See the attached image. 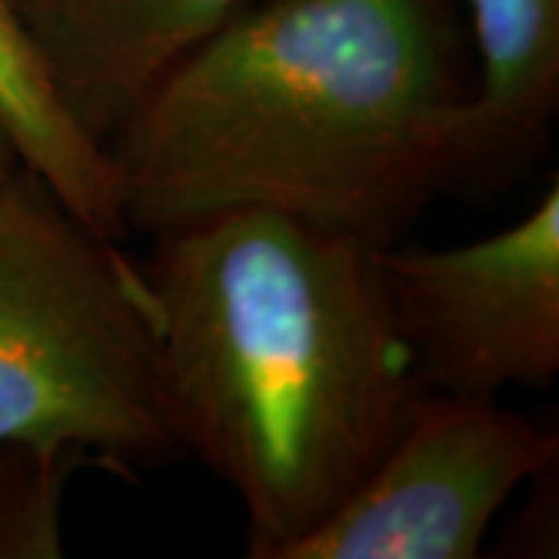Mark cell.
<instances>
[{
  "mask_svg": "<svg viewBox=\"0 0 559 559\" xmlns=\"http://www.w3.org/2000/svg\"><path fill=\"white\" fill-rule=\"evenodd\" d=\"M469 100L441 0H249L106 156L128 234L274 212L382 249L451 190Z\"/></svg>",
  "mask_w": 559,
  "mask_h": 559,
  "instance_id": "obj_1",
  "label": "cell"
},
{
  "mask_svg": "<svg viewBox=\"0 0 559 559\" xmlns=\"http://www.w3.org/2000/svg\"><path fill=\"white\" fill-rule=\"evenodd\" d=\"M377 252L230 212L138 261L183 454L237 491L252 559H286L367 479L417 392Z\"/></svg>",
  "mask_w": 559,
  "mask_h": 559,
  "instance_id": "obj_2",
  "label": "cell"
},
{
  "mask_svg": "<svg viewBox=\"0 0 559 559\" xmlns=\"http://www.w3.org/2000/svg\"><path fill=\"white\" fill-rule=\"evenodd\" d=\"M481 75L457 178L448 193L485 200L540 159L559 109V0H466Z\"/></svg>",
  "mask_w": 559,
  "mask_h": 559,
  "instance_id": "obj_7",
  "label": "cell"
},
{
  "mask_svg": "<svg viewBox=\"0 0 559 559\" xmlns=\"http://www.w3.org/2000/svg\"><path fill=\"white\" fill-rule=\"evenodd\" d=\"M81 463L79 454L0 444V557H60V488Z\"/></svg>",
  "mask_w": 559,
  "mask_h": 559,
  "instance_id": "obj_9",
  "label": "cell"
},
{
  "mask_svg": "<svg viewBox=\"0 0 559 559\" xmlns=\"http://www.w3.org/2000/svg\"><path fill=\"white\" fill-rule=\"evenodd\" d=\"M0 124L32 168L69 212L109 240L131 237L121 218L112 162L62 112L38 60L0 0Z\"/></svg>",
  "mask_w": 559,
  "mask_h": 559,
  "instance_id": "obj_8",
  "label": "cell"
},
{
  "mask_svg": "<svg viewBox=\"0 0 559 559\" xmlns=\"http://www.w3.org/2000/svg\"><path fill=\"white\" fill-rule=\"evenodd\" d=\"M249 0H7L69 121L106 153L140 100Z\"/></svg>",
  "mask_w": 559,
  "mask_h": 559,
  "instance_id": "obj_6",
  "label": "cell"
},
{
  "mask_svg": "<svg viewBox=\"0 0 559 559\" xmlns=\"http://www.w3.org/2000/svg\"><path fill=\"white\" fill-rule=\"evenodd\" d=\"M389 314L423 392L498 399L559 373V183L485 240L382 246Z\"/></svg>",
  "mask_w": 559,
  "mask_h": 559,
  "instance_id": "obj_4",
  "label": "cell"
},
{
  "mask_svg": "<svg viewBox=\"0 0 559 559\" xmlns=\"http://www.w3.org/2000/svg\"><path fill=\"white\" fill-rule=\"evenodd\" d=\"M22 159L20 153H16V143L13 138L7 134V128L0 124V190H3V183L13 178V171L20 168Z\"/></svg>",
  "mask_w": 559,
  "mask_h": 559,
  "instance_id": "obj_10",
  "label": "cell"
},
{
  "mask_svg": "<svg viewBox=\"0 0 559 559\" xmlns=\"http://www.w3.org/2000/svg\"><path fill=\"white\" fill-rule=\"evenodd\" d=\"M0 444L119 476L187 457L138 261L25 165L0 190Z\"/></svg>",
  "mask_w": 559,
  "mask_h": 559,
  "instance_id": "obj_3",
  "label": "cell"
},
{
  "mask_svg": "<svg viewBox=\"0 0 559 559\" xmlns=\"http://www.w3.org/2000/svg\"><path fill=\"white\" fill-rule=\"evenodd\" d=\"M557 457V432L498 399L417 389L380 463L286 559L479 557L500 507Z\"/></svg>",
  "mask_w": 559,
  "mask_h": 559,
  "instance_id": "obj_5",
  "label": "cell"
}]
</instances>
